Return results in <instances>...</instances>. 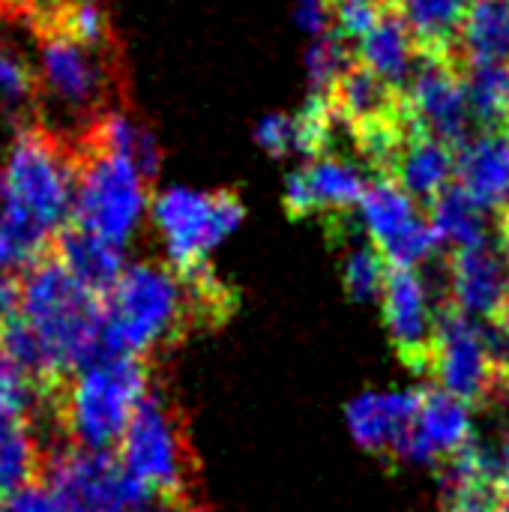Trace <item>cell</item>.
<instances>
[{"label": "cell", "mask_w": 509, "mask_h": 512, "mask_svg": "<svg viewBox=\"0 0 509 512\" xmlns=\"http://www.w3.org/2000/svg\"><path fill=\"white\" fill-rule=\"evenodd\" d=\"M36 45V75L42 90V117L57 114L54 132L75 138L105 111L129 102L123 45H93L69 33L54 15L36 12L27 21Z\"/></svg>", "instance_id": "cell-1"}, {"label": "cell", "mask_w": 509, "mask_h": 512, "mask_svg": "<svg viewBox=\"0 0 509 512\" xmlns=\"http://www.w3.org/2000/svg\"><path fill=\"white\" fill-rule=\"evenodd\" d=\"M72 141L45 123L15 129L3 168V225L18 249L21 270L69 222L75 204Z\"/></svg>", "instance_id": "cell-2"}, {"label": "cell", "mask_w": 509, "mask_h": 512, "mask_svg": "<svg viewBox=\"0 0 509 512\" xmlns=\"http://www.w3.org/2000/svg\"><path fill=\"white\" fill-rule=\"evenodd\" d=\"M198 330L201 318L189 285L168 261L129 264L102 300L105 354L141 357L159 366Z\"/></svg>", "instance_id": "cell-3"}, {"label": "cell", "mask_w": 509, "mask_h": 512, "mask_svg": "<svg viewBox=\"0 0 509 512\" xmlns=\"http://www.w3.org/2000/svg\"><path fill=\"white\" fill-rule=\"evenodd\" d=\"M156 369V363L141 357H102L99 363L75 372L60 393L42 402L30 423H45L51 444L117 453L129 417L147 393Z\"/></svg>", "instance_id": "cell-4"}, {"label": "cell", "mask_w": 509, "mask_h": 512, "mask_svg": "<svg viewBox=\"0 0 509 512\" xmlns=\"http://www.w3.org/2000/svg\"><path fill=\"white\" fill-rule=\"evenodd\" d=\"M18 312L66 381L102 357H111L102 345V300L81 288L51 243L18 273Z\"/></svg>", "instance_id": "cell-5"}, {"label": "cell", "mask_w": 509, "mask_h": 512, "mask_svg": "<svg viewBox=\"0 0 509 512\" xmlns=\"http://www.w3.org/2000/svg\"><path fill=\"white\" fill-rule=\"evenodd\" d=\"M117 459L168 510L201 495V462L192 447L189 417L159 369L129 417Z\"/></svg>", "instance_id": "cell-6"}, {"label": "cell", "mask_w": 509, "mask_h": 512, "mask_svg": "<svg viewBox=\"0 0 509 512\" xmlns=\"http://www.w3.org/2000/svg\"><path fill=\"white\" fill-rule=\"evenodd\" d=\"M72 150L78 183L69 219H75L105 243L123 249L141 225L150 186L123 156L84 141H72Z\"/></svg>", "instance_id": "cell-7"}, {"label": "cell", "mask_w": 509, "mask_h": 512, "mask_svg": "<svg viewBox=\"0 0 509 512\" xmlns=\"http://www.w3.org/2000/svg\"><path fill=\"white\" fill-rule=\"evenodd\" d=\"M42 483L66 512H171L147 486L132 480L117 453L54 444L45 456Z\"/></svg>", "instance_id": "cell-8"}, {"label": "cell", "mask_w": 509, "mask_h": 512, "mask_svg": "<svg viewBox=\"0 0 509 512\" xmlns=\"http://www.w3.org/2000/svg\"><path fill=\"white\" fill-rule=\"evenodd\" d=\"M243 201L234 189L216 192H189L171 189L153 201V219L165 240V261L171 270L186 273L207 261V252L216 249L240 222Z\"/></svg>", "instance_id": "cell-9"}, {"label": "cell", "mask_w": 509, "mask_h": 512, "mask_svg": "<svg viewBox=\"0 0 509 512\" xmlns=\"http://www.w3.org/2000/svg\"><path fill=\"white\" fill-rule=\"evenodd\" d=\"M438 327V387L450 390L471 408L501 405L507 396L509 372L498 369L480 333V321L465 315L453 300L435 309Z\"/></svg>", "instance_id": "cell-10"}, {"label": "cell", "mask_w": 509, "mask_h": 512, "mask_svg": "<svg viewBox=\"0 0 509 512\" xmlns=\"http://www.w3.org/2000/svg\"><path fill=\"white\" fill-rule=\"evenodd\" d=\"M360 216L369 240L393 267L414 270L441 249L426 210L393 177H372Z\"/></svg>", "instance_id": "cell-11"}, {"label": "cell", "mask_w": 509, "mask_h": 512, "mask_svg": "<svg viewBox=\"0 0 509 512\" xmlns=\"http://www.w3.org/2000/svg\"><path fill=\"white\" fill-rule=\"evenodd\" d=\"M417 123L450 144L456 153L471 141V105H468V87H465V72L462 60L420 51L414 75L405 90Z\"/></svg>", "instance_id": "cell-12"}, {"label": "cell", "mask_w": 509, "mask_h": 512, "mask_svg": "<svg viewBox=\"0 0 509 512\" xmlns=\"http://www.w3.org/2000/svg\"><path fill=\"white\" fill-rule=\"evenodd\" d=\"M381 315L390 333V342L417 378H435L438 366V327L429 312V294L420 273L408 267H387Z\"/></svg>", "instance_id": "cell-13"}, {"label": "cell", "mask_w": 509, "mask_h": 512, "mask_svg": "<svg viewBox=\"0 0 509 512\" xmlns=\"http://www.w3.org/2000/svg\"><path fill=\"white\" fill-rule=\"evenodd\" d=\"M369 177L348 165L345 159L321 156L309 165L297 168L285 180V213L288 219H309L318 216L321 228L330 222H339L354 213V207L363 204V195L369 189Z\"/></svg>", "instance_id": "cell-14"}, {"label": "cell", "mask_w": 509, "mask_h": 512, "mask_svg": "<svg viewBox=\"0 0 509 512\" xmlns=\"http://www.w3.org/2000/svg\"><path fill=\"white\" fill-rule=\"evenodd\" d=\"M420 402H423V387L420 390H405V393H363L348 405V426L354 441L387 459L396 462L408 456L411 435L420 420Z\"/></svg>", "instance_id": "cell-15"}, {"label": "cell", "mask_w": 509, "mask_h": 512, "mask_svg": "<svg viewBox=\"0 0 509 512\" xmlns=\"http://www.w3.org/2000/svg\"><path fill=\"white\" fill-rule=\"evenodd\" d=\"M327 102L336 123H342L351 135L414 117L408 96L384 81L378 72H372L360 57L333 81V87L327 90Z\"/></svg>", "instance_id": "cell-16"}, {"label": "cell", "mask_w": 509, "mask_h": 512, "mask_svg": "<svg viewBox=\"0 0 509 512\" xmlns=\"http://www.w3.org/2000/svg\"><path fill=\"white\" fill-rule=\"evenodd\" d=\"M453 303L477 318L492 321L509 294V261L498 243H474L450 252Z\"/></svg>", "instance_id": "cell-17"}, {"label": "cell", "mask_w": 509, "mask_h": 512, "mask_svg": "<svg viewBox=\"0 0 509 512\" xmlns=\"http://www.w3.org/2000/svg\"><path fill=\"white\" fill-rule=\"evenodd\" d=\"M471 438V405L444 387H423L420 420L411 435L405 462L441 465L447 456L465 450Z\"/></svg>", "instance_id": "cell-18"}, {"label": "cell", "mask_w": 509, "mask_h": 512, "mask_svg": "<svg viewBox=\"0 0 509 512\" xmlns=\"http://www.w3.org/2000/svg\"><path fill=\"white\" fill-rule=\"evenodd\" d=\"M72 141H84L93 147H102L114 156H123L132 162V168L141 174V180L147 186L156 183L159 177V162H162V147L156 141V135L150 132V126L141 120V114L126 102L117 105L111 111H105L102 117H96L81 135H75Z\"/></svg>", "instance_id": "cell-19"}, {"label": "cell", "mask_w": 509, "mask_h": 512, "mask_svg": "<svg viewBox=\"0 0 509 512\" xmlns=\"http://www.w3.org/2000/svg\"><path fill=\"white\" fill-rule=\"evenodd\" d=\"M51 249L63 261V267L87 288L96 300H105L117 279L123 276V249L105 243L75 219L60 225L51 237Z\"/></svg>", "instance_id": "cell-20"}, {"label": "cell", "mask_w": 509, "mask_h": 512, "mask_svg": "<svg viewBox=\"0 0 509 512\" xmlns=\"http://www.w3.org/2000/svg\"><path fill=\"white\" fill-rule=\"evenodd\" d=\"M456 180L486 207H509V132H483L456 153Z\"/></svg>", "instance_id": "cell-21"}, {"label": "cell", "mask_w": 509, "mask_h": 512, "mask_svg": "<svg viewBox=\"0 0 509 512\" xmlns=\"http://www.w3.org/2000/svg\"><path fill=\"white\" fill-rule=\"evenodd\" d=\"M393 180L429 213L438 195L456 180V150L420 126L402 150Z\"/></svg>", "instance_id": "cell-22"}, {"label": "cell", "mask_w": 509, "mask_h": 512, "mask_svg": "<svg viewBox=\"0 0 509 512\" xmlns=\"http://www.w3.org/2000/svg\"><path fill=\"white\" fill-rule=\"evenodd\" d=\"M468 0H393V9L408 24L420 51L462 60V27Z\"/></svg>", "instance_id": "cell-23"}, {"label": "cell", "mask_w": 509, "mask_h": 512, "mask_svg": "<svg viewBox=\"0 0 509 512\" xmlns=\"http://www.w3.org/2000/svg\"><path fill=\"white\" fill-rule=\"evenodd\" d=\"M417 54H420V48H417L408 24L402 21V15L393 6L384 9L378 24L357 42V57L372 72H378L384 81L399 87L402 93L408 90V81L414 75Z\"/></svg>", "instance_id": "cell-24"}, {"label": "cell", "mask_w": 509, "mask_h": 512, "mask_svg": "<svg viewBox=\"0 0 509 512\" xmlns=\"http://www.w3.org/2000/svg\"><path fill=\"white\" fill-rule=\"evenodd\" d=\"M0 117L12 129L39 123L42 117L36 63L9 39H0Z\"/></svg>", "instance_id": "cell-25"}, {"label": "cell", "mask_w": 509, "mask_h": 512, "mask_svg": "<svg viewBox=\"0 0 509 512\" xmlns=\"http://www.w3.org/2000/svg\"><path fill=\"white\" fill-rule=\"evenodd\" d=\"M429 222L441 240V246H474L486 240V207L459 183L453 180L438 201L429 207Z\"/></svg>", "instance_id": "cell-26"}, {"label": "cell", "mask_w": 509, "mask_h": 512, "mask_svg": "<svg viewBox=\"0 0 509 512\" xmlns=\"http://www.w3.org/2000/svg\"><path fill=\"white\" fill-rule=\"evenodd\" d=\"M465 63H509V0H474L462 27Z\"/></svg>", "instance_id": "cell-27"}, {"label": "cell", "mask_w": 509, "mask_h": 512, "mask_svg": "<svg viewBox=\"0 0 509 512\" xmlns=\"http://www.w3.org/2000/svg\"><path fill=\"white\" fill-rule=\"evenodd\" d=\"M474 126L509 132V63H462Z\"/></svg>", "instance_id": "cell-28"}, {"label": "cell", "mask_w": 509, "mask_h": 512, "mask_svg": "<svg viewBox=\"0 0 509 512\" xmlns=\"http://www.w3.org/2000/svg\"><path fill=\"white\" fill-rule=\"evenodd\" d=\"M45 444L30 429V423H12L0 429V495L15 492L30 483H42L45 474Z\"/></svg>", "instance_id": "cell-29"}, {"label": "cell", "mask_w": 509, "mask_h": 512, "mask_svg": "<svg viewBox=\"0 0 509 512\" xmlns=\"http://www.w3.org/2000/svg\"><path fill=\"white\" fill-rule=\"evenodd\" d=\"M387 258L378 252L372 240L351 246L342 258V285L354 303H381L384 279H387Z\"/></svg>", "instance_id": "cell-30"}, {"label": "cell", "mask_w": 509, "mask_h": 512, "mask_svg": "<svg viewBox=\"0 0 509 512\" xmlns=\"http://www.w3.org/2000/svg\"><path fill=\"white\" fill-rule=\"evenodd\" d=\"M357 60V45L345 39L339 30H327L324 36H315L312 48L306 51V69H309V87L312 93H327L333 81Z\"/></svg>", "instance_id": "cell-31"}, {"label": "cell", "mask_w": 509, "mask_h": 512, "mask_svg": "<svg viewBox=\"0 0 509 512\" xmlns=\"http://www.w3.org/2000/svg\"><path fill=\"white\" fill-rule=\"evenodd\" d=\"M36 411V396L15 366L0 354V429L12 423H30Z\"/></svg>", "instance_id": "cell-32"}, {"label": "cell", "mask_w": 509, "mask_h": 512, "mask_svg": "<svg viewBox=\"0 0 509 512\" xmlns=\"http://www.w3.org/2000/svg\"><path fill=\"white\" fill-rule=\"evenodd\" d=\"M258 144L273 156V159H285L291 153H297V129H294V117L285 114H267L258 129H255Z\"/></svg>", "instance_id": "cell-33"}, {"label": "cell", "mask_w": 509, "mask_h": 512, "mask_svg": "<svg viewBox=\"0 0 509 512\" xmlns=\"http://www.w3.org/2000/svg\"><path fill=\"white\" fill-rule=\"evenodd\" d=\"M0 512H66L45 483H30L0 495Z\"/></svg>", "instance_id": "cell-34"}, {"label": "cell", "mask_w": 509, "mask_h": 512, "mask_svg": "<svg viewBox=\"0 0 509 512\" xmlns=\"http://www.w3.org/2000/svg\"><path fill=\"white\" fill-rule=\"evenodd\" d=\"M297 18H300L303 30L312 36H324L327 30H333L327 0H297Z\"/></svg>", "instance_id": "cell-35"}, {"label": "cell", "mask_w": 509, "mask_h": 512, "mask_svg": "<svg viewBox=\"0 0 509 512\" xmlns=\"http://www.w3.org/2000/svg\"><path fill=\"white\" fill-rule=\"evenodd\" d=\"M492 321H495V324H498V327L507 333V339H509V294H507V300H504V306L498 309V315H495Z\"/></svg>", "instance_id": "cell-36"}, {"label": "cell", "mask_w": 509, "mask_h": 512, "mask_svg": "<svg viewBox=\"0 0 509 512\" xmlns=\"http://www.w3.org/2000/svg\"><path fill=\"white\" fill-rule=\"evenodd\" d=\"M498 512H509V489L504 492V498H501V507H498Z\"/></svg>", "instance_id": "cell-37"}, {"label": "cell", "mask_w": 509, "mask_h": 512, "mask_svg": "<svg viewBox=\"0 0 509 512\" xmlns=\"http://www.w3.org/2000/svg\"><path fill=\"white\" fill-rule=\"evenodd\" d=\"M327 3H333V0H327ZM372 3H378V6H393V0H372Z\"/></svg>", "instance_id": "cell-38"}, {"label": "cell", "mask_w": 509, "mask_h": 512, "mask_svg": "<svg viewBox=\"0 0 509 512\" xmlns=\"http://www.w3.org/2000/svg\"><path fill=\"white\" fill-rule=\"evenodd\" d=\"M90 3H105L108 6V0H90Z\"/></svg>", "instance_id": "cell-39"}]
</instances>
